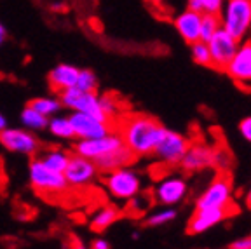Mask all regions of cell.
<instances>
[{"label": "cell", "instance_id": "6da1fadb", "mask_svg": "<svg viewBox=\"0 0 251 249\" xmlns=\"http://www.w3.org/2000/svg\"><path fill=\"white\" fill-rule=\"evenodd\" d=\"M119 134L122 143L134 153V157H150L159 141L166 134L168 127L161 124L157 119L145 113H133L119 117Z\"/></svg>", "mask_w": 251, "mask_h": 249}, {"label": "cell", "instance_id": "7a4b0ae2", "mask_svg": "<svg viewBox=\"0 0 251 249\" xmlns=\"http://www.w3.org/2000/svg\"><path fill=\"white\" fill-rule=\"evenodd\" d=\"M141 176L136 169L129 166L114 169V171L105 173L103 178V185H105L106 192L112 199L115 200H129L134 195L141 192Z\"/></svg>", "mask_w": 251, "mask_h": 249}, {"label": "cell", "instance_id": "3957f363", "mask_svg": "<svg viewBox=\"0 0 251 249\" xmlns=\"http://www.w3.org/2000/svg\"><path fill=\"white\" fill-rule=\"evenodd\" d=\"M220 14L222 28L237 40H243L251 30V0H227Z\"/></svg>", "mask_w": 251, "mask_h": 249}, {"label": "cell", "instance_id": "277c9868", "mask_svg": "<svg viewBox=\"0 0 251 249\" xmlns=\"http://www.w3.org/2000/svg\"><path fill=\"white\" fill-rule=\"evenodd\" d=\"M28 179H30L31 188L39 192L40 195H59L68 188L63 173L49 169L40 160V157L33 159L28 166Z\"/></svg>", "mask_w": 251, "mask_h": 249}, {"label": "cell", "instance_id": "5b68a950", "mask_svg": "<svg viewBox=\"0 0 251 249\" xmlns=\"http://www.w3.org/2000/svg\"><path fill=\"white\" fill-rule=\"evenodd\" d=\"M59 94V101L61 106L68 110H77V112L89 113L93 117L100 119V121L110 122L106 115L103 113L101 105H100V94L96 91H82L78 87H68V89L61 91ZM112 124V122H110Z\"/></svg>", "mask_w": 251, "mask_h": 249}, {"label": "cell", "instance_id": "8992f818", "mask_svg": "<svg viewBox=\"0 0 251 249\" xmlns=\"http://www.w3.org/2000/svg\"><path fill=\"white\" fill-rule=\"evenodd\" d=\"M232 195H234V188H232L230 174L227 171H218L208 188L197 197L196 209L232 206Z\"/></svg>", "mask_w": 251, "mask_h": 249}, {"label": "cell", "instance_id": "52a82bcc", "mask_svg": "<svg viewBox=\"0 0 251 249\" xmlns=\"http://www.w3.org/2000/svg\"><path fill=\"white\" fill-rule=\"evenodd\" d=\"M100 171L96 162L87 157L72 153L67 168L63 171V176L67 179V185L70 188H87L96 181Z\"/></svg>", "mask_w": 251, "mask_h": 249}, {"label": "cell", "instance_id": "ba28073f", "mask_svg": "<svg viewBox=\"0 0 251 249\" xmlns=\"http://www.w3.org/2000/svg\"><path fill=\"white\" fill-rule=\"evenodd\" d=\"M188 145H190V140L187 136L168 129L150 157H153L157 162L164 166H180V160L183 159Z\"/></svg>", "mask_w": 251, "mask_h": 249}, {"label": "cell", "instance_id": "9c48e42d", "mask_svg": "<svg viewBox=\"0 0 251 249\" xmlns=\"http://www.w3.org/2000/svg\"><path fill=\"white\" fill-rule=\"evenodd\" d=\"M241 40H237L234 35H230L227 30L220 28L215 35L208 40L209 54H211V68L218 72H225L230 59L234 58Z\"/></svg>", "mask_w": 251, "mask_h": 249}, {"label": "cell", "instance_id": "30bf717a", "mask_svg": "<svg viewBox=\"0 0 251 249\" xmlns=\"http://www.w3.org/2000/svg\"><path fill=\"white\" fill-rule=\"evenodd\" d=\"M187 179L178 174H168L161 178L152 188L153 202L161 206H176L187 197Z\"/></svg>", "mask_w": 251, "mask_h": 249}, {"label": "cell", "instance_id": "8fae6325", "mask_svg": "<svg viewBox=\"0 0 251 249\" xmlns=\"http://www.w3.org/2000/svg\"><path fill=\"white\" fill-rule=\"evenodd\" d=\"M122 138L119 134V131H112L103 134V136L96 138H87V140H78L74 145V153L87 157L91 160H98L100 157L106 155L108 152L115 150V148L122 147Z\"/></svg>", "mask_w": 251, "mask_h": 249}, {"label": "cell", "instance_id": "7c38bea8", "mask_svg": "<svg viewBox=\"0 0 251 249\" xmlns=\"http://www.w3.org/2000/svg\"><path fill=\"white\" fill-rule=\"evenodd\" d=\"M235 213H237V207L234 204L227 207H202V209H196L192 216H190V220H188L187 232L194 235L204 234V232L211 230L218 223L230 218L232 214Z\"/></svg>", "mask_w": 251, "mask_h": 249}, {"label": "cell", "instance_id": "4fadbf2b", "mask_svg": "<svg viewBox=\"0 0 251 249\" xmlns=\"http://www.w3.org/2000/svg\"><path fill=\"white\" fill-rule=\"evenodd\" d=\"M0 145L12 153L20 155H35L39 152V140L33 131L21 127H5L0 131Z\"/></svg>", "mask_w": 251, "mask_h": 249}, {"label": "cell", "instance_id": "5bb4252c", "mask_svg": "<svg viewBox=\"0 0 251 249\" xmlns=\"http://www.w3.org/2000/svg\"><path fill=\"white\" fill-rule=\"evenodd\" d=\"M180 166L185 173H197L215 168V147L204 141H190Z\"/></svg>", "mask_w": 251, "mask_h": 249}, {"label": "cell", "instance_id": "9a60e30c", "mask_svg": "<svg viewBox=\"0 0 251 249\" xmlns=\"http://www.w3.org/2000/svg\"><path fill=\"white\" fill-rule=\"evenodd\" d=\"M70 122L72 127H74V134L77 140H87V138H96L103 136L106 132L112 131L114 124L105 121H100V119L93 117L89 113L77 112V110H72L70 113Z\"/></svg>", "mask_w": 251, "mask_h": 249}, {"label": "cell", "instance_id": "2e32d148", "mask_svg": "<svg viewBox=\"0 0 251 249\" xmlns=\"http://www.w3.org/2000/svg\"><path fill=\"white\" fill-rule=\"evenodd\" d=\"M225 72L237 84H248V82H251V40L239 44L234 58L230 59Z\"/></svg>", "mask_w": 251, "mask_h": 249}, {"label": "cell", "instance_id": "e0dca14e", "mask_svg": "<svg viewBox=\"0 0 251 249\" xmlns=\"http://www.w3.org/2000/svg\"><path fill=\"white\" fill-rule=\"evenodd\" d=\"M175 28L187 44H194L196 40H201V12L187 9L180 16H176Z\"/></svg>", "mask_w": 251, "mask_h": 249}, {"label": "cell", "instance_id": "ac0fdd59", "mask_svg": "<svg viewBox=\"0 0 251 249\" xmlns=\"http://www.w3.org/2000/svg\"><path fill=\"white\" fill-rule=\"evenodd\" d=\"M78 70L77 66L68 65V63H59L49 72V87H51L54 93H61V91L68 89V87H74L75 82L78 77Z\"/></svg>", "mask_w": 251, "mask_h": 249}, {"label": "cell", "instance_id": "d6986e66", "mask_svg": "<svg viewBox=\"0 0 251 249\" xmlns=\"http://www.w3.org/2000/svg\"><path fill=\"white\" fill-rule=\"evenodd\" d=\"M134 159H136L134 153L131 152L126 145H122V147L108 152L106 155L100 157V159L94 160V162H96V166H98L100 173H108V171H114V169L124 168V166H129Z\"/></svg>", "mask_w": 251, "mask_h": 249}, {"label": "cell", "instance_id": "ffe728a7", "mask_svg": "<svg viewBox=\"0 0 251 249\" xmlns=\"http://www.w3.org/2000/svg\"><path fill=\"white\" fill-rule=\"evenodd\" d=\"M119 216H121V211L115 206L100 207V209L93 214V218H91V228H93L94 232H105L110 225H114V223L117 222Z\"/></svg>", "mask_w": 251, "mask_h": 249}, {"label": "cell", "instance_id": "44dd1931", "mask_svg": "<svg viewBox=\"0 0 251 249\" xmlns=\"http://www.w3.org/2000/svg\"><path fill=\"white\" fill-rule=\"evenodd\" d=\"M70 155L72 153H68L67 150H63V148H49V150H46V152L42 153L40 160H42L49 169H52V171L63 173L65 168H67L68 160H70Z\"/></svg>", "mask_w": 251, "mask_h": 249}, {"label": "cell", "instance_id": "7402d4cb", "mask_svg": "<svg viewBox=\"0 0 251 249\" xmlns=\"http://www.w3.org/2000/svg\"><path fill=\"white\" fill-rule=\"evenodd\" d=\"M47 131L51 132L54 138L59 140H74V127H72V122L68 117H59V115H52L47 121Z\"/></svg>", "mask_w": 251, "mask_h": 249}, {"label": "cell", "instance_id": "603a6c76", "mask_svg": "<svg viewBox=\"0 0 251 249\" xmlns=\"http://www.w3.org/2000/svg\"><path fill=\"white\" fill-rule=\"evenodd\" d=\"M21 124L23 127H26L28 131H44L47 127V121L49 117L42 115L40 112H37L35 108H31L30 105H26L23 110H21Z\"/></svg>", "mask_w": 251, "mask_h": 249}, {"label": "cell", "instance_id": "cb8c5ba5", "mask_svg": "<svg viewBox=\"0 0 251 249\" xmlns=\"http://www.w3.org/2000/svg\"><path fill=\"white\" fill-rule=\"evenodd\" d=\"M28 105L31 108H35L37 112H40L46 117H52L61 110V101L59 98H52V96H40V98H33Z\"/></svg>", "mask_w": 251, "mask_h": 249}, {"label": "cell", "instance_id": "d4e9b609", "mask_svg": "<svg viewBox=\"0 0 251 249\" xmlns=\"http://www.w3.org/2000/svg\"><path fill=\"white\" fill-rule=\"evenodd\" d=\"M222 28L220 14H211V12H201V40L208 42L216 31Z\"/></svg>", "mask_w": 251, "mask_h": 249}, {"label": "cell", "instance_id": "484cf974", "mask_svg": "<svg viewBox=\"0 0 251 249\" xmlns=\"http://www.w3.org/2000/svg\"><path fill=\"white\" fill-rule=\"evenodd\" d=\"M100 105H101V110L106 115V119L112 124H115V121H119V117H121L119 100H115V96H112V94H101L100 96Z\"/></svg>", "mask_w": 251, "mask_h": 249}, {"label": "cell", "instance_id": "4316f807", "mask_svg": "<svg viewBox=\"0 0 251 249\" xmlns=\"http://www.w3.org/2000/svg\"><path fill=\"white\" fill-rule=\"evenodd\" d=\"M190 52H192V59L201 66H211V54H209L208 42L204 40H196L190 44Z\"/></svg>", "mask_w": 251, "mask_h": 249}, {"label": "cell", "instance_id": "83f0119b", "mask_svg": "<svg viewBox=\"0 0 251 249\" xmlns=\"http://www.w3.org/2000/svg\"><path fill=\"white\" fill-rule=\"evenodd\" d=\"M176 211L173 209V206H168L166 209H161V211H155L152 213L147 218V225L149 226H161V225H166V223L173 222V220L176 218Z\"/></svg>", "mask_w": 251, "mask_h": 249}, {"label": "cell", "instance_id": "f1b7e54d", "mask_svg": "<svg viewBox=\"0 0 251 249\" xmlns=\"http://www.w3.org/2000/svg\"><path fill=\"white\" fill-rule=\"evenodd\" d=\"M98 77L93 74L91 70H78V77L75 82V87L82 91H98Z\"/></svg>", "mask_w": 251, "mask_h": 249}, {"label": "cell", "instance_id": "f546056e", "mask_svg": "<svg viewBox=\"0 0 251 249\" xmlns=\"http://www.w3.org/2000/svg\"><path fill=\"white\" fill-rule=\"evenodd\" d=\"M225 0H201L202 4V12H211V14H220L224 7Z\"/></svg>", "mask_w": 251, "mask_h": 249}, {"label": "cell", "instance_id": "4dcf8cb0", "mask_svg": "<svg viewBox=\"0 0 251 249\" xmlns=\"http://www.w3.org/2000/svg\"><path fill=\"white\" fill-rule=\"evenodd\" d=\"M239 132L248 143H251V117H246L239 122Z\"/></svg>", "mask_w": 251, "mask_h": 249}, {"label": "cell", "instance_id": "1f68e13d", "mask_svg": "<svg viewBox=\"0 0 251 249\" xmlns=\"http://www.w3.org/2000/svg\"><path fill=\"white\" fill-rule=\"evenodd\" d=\"M232 249H251V235L248 237H243V239H237L230 244Z\"/></svg>", "mask_w": 251, "mask_h": 249}, {"label": "cell", "instance_id": "d6a6232c", "mask_svg": "<svg viewBox=\"0 0 251 249\" xmlns=\"http://www.w3.org/2000/svg\"><path fill=\"white\" fill-rule=\"evenodd\" d=\"M91 248L93 249H110L112 248V244H110L108 241H105V239H94L93 242H91Z\"/></svg>", "mask_w": 251, "mask_h": 249}, {"label": "cell", "instance_id": "836d02e7", "mask_svg": "<svg viewBox=\"0 0 251 249\" xmlns=\"http://www.w3.org/2000/svg\"><path fill=\"white\" fill-rule=\"evenodd\" d=\"M188 2V9L190 11H196V12H202V4H201V0H187Z\"/></svg>", "mask_w": 251, "mask_h": 249}, {"label": "cell", "instance_id": "e575fe53", "mask_svg": "<svg viewBox=\"0 0 251 249\" xmlns=\"http://www.w3.org/2000/svg\"><path fill=\"white\" fill-rule=\"evenodd\" d=\"M5 40H7V30H5V26L2 23H0V47L4 46Z\"/></svg>", "mask_w": 251, "mask_h": 249}, {"label": "cell", "instance_id": "d590c367", "mask_svg": "<svg viewBox=\"0 0 251 249\" xmlns=\"http://www.w3.org/2000/svg\"><path fill=\"white\" fill-rule=\"evenodd\" d=\"M5 127H7V119H5L4 115L0 113V131H4Z\"/></svg>", "mask_w": 251, "mask_h": 249}, {"label": "cell", "instance_id": "8d00e7d4", "mask_svg": "<svg viewBox=\"0 0 251 249\" xmlns=\"http://www.w3.org/2000/svg\"><path fill=\"white\" fill-rule=\"evenodd\" d=\"M244 202H246V206L251 209V188L246 192V195H244Z\"/></svg>", "mask_w": 251, "mask_h": 249}, {"label": "cell", "instance_id": "74e56055", "mask_svg": "<svg viewBox=\"0 0 251 249\" xmlns=\"http://www.w3.org/2000/svg\"><path fill=\"white\" fill-rule=\"evenodd\" d=\"M133 239H134V241H136V239H140V234H138V232H133Z\"/></svg>", "mask_w": 251, "mask_h": 249}, {"label": "cell", "instance_id": "f35d334b", "mask_svg": "<svg viewBox=\"0 0 251 249\" xmlns=\"http://www.w3.org/2000/svg\"><path fill=\"white\" fill-rule=\"evenodd\" d=\"M150 2H152V4H157V5H159V4L162 2V0H150Z\"/></svg>", "mask_w": 251, "mask_h": 249}]
</instances>
